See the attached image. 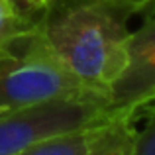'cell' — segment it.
<instances>
[{"label": "cell", "instance_id": "6da1fadb", "mask_svg": "<svg viewBox=\"0 0 155 155\" xmlns=\"http://www.w3.org/2000/svg\"><path fill=\"white\" fill-rule=\"evenodd\" d=\"M128 0H49L38 30L51 53L88 88L106 92L122 73L128 55Z\"/></svg>", "mask_w": 155, "mask_h": 155}, {"label": "cell", "instance_id": "7a4b0ae2", "mask_svg": "<svg viewBox=\"0 0 155 155\" xmlns=\"http://www.w3.org/2000/svg\"><path fill=\"white\" fill-rule=\"evenodd\" d=\"M83 92L100 91L83 84L53 55L38 28L0 47V110H18Z\"/></svg>", "mask_w": 155, "mask_h": 155}, {"label": "cell", "instance_id": "3957f363", "mask_svg": "<svg viewBox=\"0 0 155 155\" xmlns=\"http://www.w3.org/2000/svg\"><path fill=\"white\" fill-rule=\"evenodd\" d=\"M108 94L83 92L0 114V155L22 149L57 134H67L110 120Z\"/></svg>", "mask_w": 155, "mask_h": 155}, {"label": "cell", "instance_id": "277c9868", "mask_svg": "<svg viewBox=\"0 0 155 155\" xmlns=\"http://www.w3.org/2000/svg\"><path fill=\"white\" fill-rule=\"evenodd\" d=\"M155 100V16L151 14L128 39L126 65L108 88L112 118L136 120Z\"/></svg>", "mask_w": 155, "mask_h": 155}, {"label": "cell", "instance_id": "5b68a950", "mask_svg": "<svg viewBox=\"0 0 155 155\" xmlns=\"http://www.w3.org/2000/svg\"><path fill=\"white\" fill-rule=\"evenodd\" d=\"M110 120L98 122V124L87 126V128H81V130H73V132H67V134L51 136L47 140H41L38 143L30 145V147L22 149L16 155H84L100 140V136L104 134Z\"/></svg>", "mask_w": 155, "mask_h": 155}, {"label": "cell", "instance_id": "8992f818", "mask_svg": "<svg viewBox=\"0 0 155 155\" xmlns=\"http://www.w3.org/2000/svg\"><path fill=\"white\" fill-rule=\"evenodd\" d=\"M136 120L132 118H112L100 140L84 155H134L136 141Z\"/></svg>", "mask_w": 155, "mask_h": 155}, {"label": "cell", "instance_id": "52a82bcc", "mask_svg": "<svg viewBox=\"0 0 155 155\" xmlns=\"http://www.w3.org/2000/svg\"><path fill=\"white\" fill-rule=\"evenodd\" d=\"M41 12H28L8 0H0V47L35 30Z\"/></svg>", "mask_w": 155, "mask_h": 155}, {"label": "cell", "instance_id": "ba28073f", "mask_svg": "<svg viewBox=\"0 0 155 155\" xmlns=\"http://www.w3.org/2000/svg\"><path fill=\"white\" fill-rule=\"evenodd\" d=\"M143 112H145V122L136 132L134 155H155V100Z\"/></svg>", "mask_w": 155, "mask_h": 155}, {"label": "cell", "instance_id": "9c48e42d", "mask_svg": "<svg viewBox=\"0 0 155 155\" xmlns=\"http://www.w3.org/2000/svg\"><path fill=\"white\" fill-rule=\"evenodd\" d=\"M8 2L16 4V6L24 8V10H28V12H41L43 8L47 6L49 0H8Z\"/></svg>", "mask_w": 155, "mask_h": 155}, {"label": "cell", "instance_id": "30bf717a", "mask_svg": "<svg viewBox=\"0 0 155 155\" xmlns=\"http://www.w3.org/2000/svg\"><path fill=\"white\" fill-rule=\"evenodd\" d=\"M128 2L136 6L137 14H147V16L155 14V0H128Z\"/></svg>", "mask_w": 155, "mask_h": 155}, {"label": "cell", "instance_id": "8fae6325", "mask_svg": "<svg viewBox=\"0 0 155 155\" xmlns=\"http://www.w3.org/2000/svg\"><path fill=\"white\" fill-rule=\"evenodd\" d=\"M2 112H4V110H0V114H2ZM6 112H8V110H6Z\"/></svg>", "mask_w": 155, "mask_h": 155}]
</instances>
